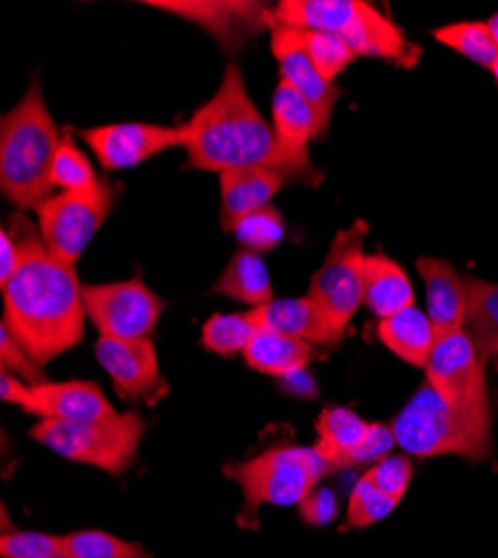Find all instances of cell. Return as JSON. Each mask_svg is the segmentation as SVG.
<instances>
[{
    "label": "cell",
    "mask_w": 498,
    "mask_h": 558,
    "mask_svg": "<svg viewBox=\"0 0 498 558\" xmlns=\"http://www.w3.org/2000/svg\"><path fill=\"white\" fill-rule=\"evenodd\" d=\"M179 130L181 148L197 170L221 174L238 168H266L311 183L320 181L308 148L284 144L274 123L259 114L238 65H226L215 97Z\"/></svg>",
    "instance_id": "cell-1"
},
{
    "label": "cell",
    "mask_w": 498,
    "mask_h": 558,
    "mask_svg": "<svg viewBox=\"0 0 498 558\" xmlns=\"http://www.w3.org/2000/svg\"><path fill=\"white\" fill-rule=\"evenodd\" d=\"M284 232H287L284 217L274 206H264L251 213L233 228V235L238 238L240 246L257 255L278 248L284 240Z\"/></svg>",
    "instance_id": "cell-32"
},
{
    "label": "cell",
    "mask_w": 498,
    "mask_h": 558,
    "mask_svg": "<svg viewBox=\"0 0 498 558\" xmlns=\"http://www.w3.org/2000/svg\"><path fill=\"white\" fill-rule=\"evenodd\" d=\"M485 364L470 336L461 329L436 338L425 374L436 393L451 409H457L481 436L491 440Z\"/></svg>",
    "instance_id": "cell-7"
},
{
    "label": "cell",
    "mask_w": 498,
    "mask_h": 558,
    "mask_svg": "<svg viewBox=\"0 0 498 558\" xmlns=\"http://www.w3.org/2000/svg\"><path fill=\"white\" fill-rule=\"evenodd\" d=\"M355 57H372L402 68H414L421 48L406 40L402 29L369 3H362L353 23L340 34Z\"/></svg>",
    "instance_id": "cell-16"
},
{
    "label": "cell",
    "mask_w": 498,
    "mask_h": 558,
    "mask_svg": "<svg viewBox=\"0 0 498 558\" xmlns=\"http://www.w3.org/2000/svg\"><path fill=\"white\" fill-rule=\"evenodd\" d=\"M81 138L106 170H127L181 146V130L155 123H112L81 130Z\"/></svg>",
    "instance_id": "cell-13"
},
{
    "label": "cell",
    "mask_w": 498,
    "mask_h": 558,
    "mask_svg": "<svg viewBox=\"0 0 498 558\" xmlns=\"http://www.w3.org/2000/svg\"><path fill=\"white\" fill-rule=\"evenodd\" d=\"M0 368L21 378L27 385L45 383L40 366L25 353V349L16 342V338L10 333L5 324L0 327Z\"/></svg>",
    "instance_id": "cell-37"
},
{
    "label": "cell",
    "mask_w": 498,
    "mask_h": 558,
    "mask_svg": "<svg viewBox=\"0 0 498 558\" xmlns=\"http://www.w3.org/2000/svg\"><path fill=\"white\" fill-rule=\"evenodd\" d=\"M270 52H274L282 81L291 83L295 89H300L306 99H311L318 106L329 119L333 112V106L338 101L340 87L331 81H327L318 68L313 65L308 54L304 52L300 34L293 27L287 25H270Z\"/></svg>",
    "instance_id": "cell-17"
},
{
    "label": "cell",
    "mask_w": 498,
    "mask_h": 558,
    "mask_svg": "<svg viewBox=\"0 0 498 558\" xmlns=\"http://www.w3.org/2000/svg\"><path fill=\"white\" fill-rule=\"evenodd\" d=\"M311 355L313 344L268 329H259L244 351L246 364L251 368L278 378L300 374L311 362Z\"/></svg>",
    "instance_id": "cell-25"
},
{
    "label": "cell",
    "mask_w": 498,
    "mask_h": 558,
    "mask_svg": "<svg viewBox=\"0 0 498 558\" xmlns=\"http://www.w3.org/2000/svg\"><path fill=\"white\" fill-rule=\"evenodd\" d=\"M87 319L101 338L142 340L157 329L166 302L150 291L142 279H125L110 284L83 287Z\"/></svg>",
    "instance_id": "cell-10"
},
{
    "label": "cell",
    "mask_w": 498,
    "mask_h": 558,
    "mask_svg": "<svg viewBox=\"0 0 498 558\" xmlns=\"http://www.w3.org/2000/svg\"><path fill=\"white\" fill-rule=\"evenodd\" d=\"M329 121L331 119L300 89L280 78L274 92V128L284 144L308 148V142L327 132Z\"/></svg>",
    "instance_id": "cell-20"
},
{
    "label": "cell",
    "mask_w": 498,
    "mask_h": 558,
    "mask_svg": "<svg viewBox=\"0 0 498 558\" xmlns=\"http://www.w3.org/2000/svg\"><path fill=\"white\" fill-rule=\"evenodd\" d=\"M19 235V232H16ZM23 262L3 289V324L25 353L45 366L81 344L85 331L83 287L74 266L57 259L40 235L25 230Z\"/></svg>",
    "instance_id": "cell-2"
},
{
    "label": "cell",
    "mask_w": 498,
    "mask_h": 558,
    "mask_svg": "<svg viewBox=\"0 0 498 558\" xmlns=\"http://www.w3.org/2000/svg\"><path fill=\"white\" fill-rule=\"evenodd\" d=\"M19 407L40 421H63V423H89L110 421L119 411L106 398L101 387L89 380L70 383H38L27 385Z\"/></svg>",
    "instance_id": "cell-14"
},
{
    "label": "cell",
    "mask_w": 498,
    "mask_h": 558,
    "mask_svg": "<svg viewBox=\"0 0 498 558\" xmlns=\"http://www.w3.org/2000/svg\"><path fill=\"white\" fill-rule=\"evenodd\" d=\"M365 306L380 319L414 306V287L406 272L385 255H367Z\"/></svg>",
    "instance_id": "cell-24"
},
{
    "label": "cell",
    "mask_w": 498,
    "mask_h": 558,
    "mask_svg": "<svg viewBox=\"0 0 498 558\" xmlns=\"http://www.w3.org/2000/svg\"><path fill=\"white\" fill-rule=\"evenodd\" d=\"M259 331L257 322L248 313H229V315H212L206 319L202 329V344L206 351L217 355H233L244 353L246 347L253 342L255 333Z\"/></svg>",
    "instance_id": "cell-28"
},
{
    "label": "cell",
    "mask_w": 498,
    "mask_h": 558,
    "mask_svg": "<svg viewBox=\"0 0 498 558\" xmlns=\"http://www.w3.org/2000/svg\"><path fill=\"white\" fill-rule=\"evenodd\" d=\"M253 319L259 329L276 331L308 344L340 347L344 329L338 327L333 317L308 295L274 300L266 306L251 308Z\"/></svg>",
    "instance_id": "cell-15"
},
{
    "label": "cell",
    "mask_w": 498,
    "mask_h": 558,
    "mask_svg": "<svg viewBox=\"0 0 498 558\" xmlns=\"http://www.w3.org/2000/svg\"><path fill=\"white\" fill-rule=\"evenodd\" d=\"M391 429L398 447L410 456H463L483 460L491 453V440L481 436L457 409H451L429 383L402 407L393 417Z\"/></svg>",
    "instance_id": "cell-6"
},
{
    "label": "cell",
    "mask_w": 498,
    "mask_h": 558,
    "mask_svg": "<svg viewBox=\"0 0 498 558\" xmlns=\"http://www.w3.org/2000/svg\"><path fill=\"white\" fill-rule=\"evenodd\" d=\"M491 72H494V76H496V81H498V61L494 63V68H491Z\"/></svg>",
    "instance_id": "cell-43"
},
{
    "label": "cell",
    "mask_w": 498,
    "mask_h": 558,
    "mask_svg": "<svg viewBox=\"0 0 498 558\" xmlns=\"http://www.w3.org/2000/svg\"><path fill=\"white\" fill-rule=\"evenodd\" d=\"M333 472L336 470L315 451V447L297 445L266 449L255 458L231 462L223 468L226 478L235 481L244 494V507L238 517L242 530L257 527V509L262 505H300L318 487L320 478Z\"/></svg>",
    "instance_id": "cell-4"
},
{
    "label": "cell",
    "mask_w": 498,
    "mask_h": 558,
    "mask_svg": "<svg viewBox=\"0 0 498 558\" xmlns=\"http://www.w3.org/2000/svg\"><path fill=\"white\" fill-rule=\"evenodd\" d=\"M365 474L372 478V483L380 492H385L396 500H402L406 489H410L414 468H412V460L406 456H387L376 464H372V470Z\"/></svg>",
    "instance_id": "cell-36"
},
{
    "label": "cell",
    "mask_w": 498,
    "mask_h": 558,
    "mask_svg": "<svg viewBox=\"0 0 498 558\" xmlns=\"http://www.w3.org/2000/svg\"><path fill=\"white\" fill-rule=\"evenodd\" d=\"M284 181V174L266 168H238L221 172V228L233 232L244 217L270 206V199L278 195Z\"/></svg>",
    "instance_id": "cell-19"
},
{
    "label": "cell",
    "mask_w": 498,
    "mask_h": 558,
    "mask_svg": "<svg viewBox=\"0 0 498 558\" xmlns=\"http://www.w3.org/2000/svg\"><path fill=\"white\" fill-rule=\"evenodd\" d=\"M372 423H365L362 417L347 409V407H329L318 417V442H315V451H318L331 468L347 470L355 464V453L367 438Z\"/></svg>",
    "instance_id": "cell-22"
},
{
    "label": "cell",
    "mask_w": 498,
    "mask_h": 558,
    "mask_svg": "<svg viewBox=\"0 0 498 558\" xmlns=\"http://www.w3.org/2000/svg\"><path fill=\"white\" fill-rule=\"evenodd\" d=\"M396 436L393 429L380 423H372L365 442L357 449L355 453V464H367V462H378L382 458H387L391 453V449L396 447Z\"/></svg>",
    "instance_id": "cell-39"
},
{
    "label": "cell",
    "mask_w": 498,
    "mask_h": 558,
    "mask_svg": "<svg viewBox=\"0 0 498 558\" xmlns=\"http://www.w3.org/2000/svg\"><path fill=\"white\" fill-rule=\"evenodd\" d=\"M369 226L357 219L353 226L338 230L323 266L313 272L308 298L318 302L347 331L349 322L365 304V238Z\"/></svg>",
    "instance_id": "cell-9"
},
{
    "label": "cell",
    "mask_w": 498,
    "mask_h": 558,
    "mask_svg": "<svg viewBox=\"0 0 498 558\" xmlns=\"http://www.w3.org/2000/svg\"><path fill=\"white\" fill-rule=\"evenodd\" d=\"M487 27H489V32H491V36H494V40H496V45H498V14H494V16L487 21Z\"/></svg>",
    "instance_id": "cell-42"
},
{
    "label": "cell",
    "mask_w": 498,
    "mask_h": 558,
    "mask_svg": "<svg viewBox=\"0 0 498 558\" xmlns=\"http://www.w3.org/2000/svg\"><path fill=\"white\" fill-rule=\"evenodd\" d=\"M362 8V0H282L270 10V25L306 32L342 34Z\"/></svg>",
    "instance_id": "cell-23"
},
{
    "label": "cell",
    "mask_w": 498,
    "mask_h": 558,
    "mask_svg": "<svg viewBox=\"0 0 498 558\" xmlns=\"http://www.w3.org/2000/svg\"><path fill=\"white\" fill-rule=\"evenodd\" d=\"M25 389H27V383H23L21 378L8 374V371H3V374H0V398H3L5 402L19 404L23 393H25Z\"/></svg>",
    "instance_id": "cell-41"
},
{
    "label": "cell",
    "mask_w": 498,
    "mask_h": 558,
    "mask_svg": "<svg viewBox=\"0 0 498 558\" xmlns=\"http://www.w3.org/2000/svg\"><path fill=\"white\" fill-rule=\"evenodd\" d=\"M68 558H153L142 543L117 538L99 530H78L63 536Z\"/></svg>",
    "instance_id": "cell-30"
},
{
    "label": "cell",
    "mask_w": 498,
    "mask_h": 558,
    "mask_svg": "<svg viewBox=\"0 0 498 558\" xmlns=\"http://www.w3.org/2000/svg\"><path fill=\"white\" fill-rule=\"evenodd\" d=\"M99 364L108 371L114 389L125 402H159L168 383L161 376L159 357L150 338L142 340H114L99 338L95 347Z\"/></svg>",
    "instance_id": "cell-11"
},
{
    "label": "cell",
    "mask_w": 498,
    "mask_h": 558,
    "mask_svg": "<svg viewBox=\"0 0 498 558\" xmlns=\"http://www.w3.org/2000/svg\"><path fill=\"white\" fill-rule=\"evenodd\" d=\"M0 556L3 558H68L63 536L45 532L5 530L0 536Z\"/></svg>",
    "instance_id": "cell-35"
},
{
    "label": "cell",
    "mask_w": 498,
    "mask_h": 558,
    "mask_svg": "<svg viewBox=\"0 0 498 558\" xmlns=\"http://www.w3.org/2000/svg\"><path fill=\"white\" fill-rule=\"evenodd\" d=\"M59 128L34 81L25 97L0 119V193L23 210H38L54 195L52 163Z\"/></svg>",
    "instance_id": "cell-3"
},
{
    "label": "cell",
    "mask_w": 498,
    "mask_h": 558,
    "mask_svg": "<svg viewBox=\"0 0 498 558\" xmlns=\"http://www.w3.org/2000/svg\"><path fill=\"white\" fill-rule=\"evenodd\" d=\"M146 423L139 413H119L110 421L63 423L38 421L29 436L61 458L93 464L112 476L123 474L142 447Z\"/></svg>",
    "instance_id": "cell-5"
},
{
    "label": "cell",
    "mask_w": 498,
    "mask_h": 558,
    "mask_svg": "<svg viewBox=\"0 0 498 558\" xmlns=\"http://www.w3.org/2000/svg\"><path fill=\"white\" fill-rule=\"evenodd\" d=\"M119 185L101 179L87 191L52 195L38 210V235L57 259L74 266L108 219Z\"/></svg>",
    "instance_id": "cell-8"
},
{
    "label": "cell",
    "mask_w": 498,
    "mask_h": 558,
    "mask_svg": "<svg viewBox=\"0 0 498 558\" xmlns=\"http://www.w3.org/2000/svg\"><path fill=\"white\" fill-rule=\"evenodd\" d=\"M101 179L97 177L93 163L78 150L74 144L72 134H63L61 146L57 150L54 163H52V183L54 189H61V193L70 191H87L97 185Z\"/></svg>",
    "instance_id": "cell-34"
},
{
    "label": "cell",
    "mask_w": 498,
    "mask_h": 558,
    "mask_svg": "<svg viewBox=\"0 0 498 558\" xmlns=\"http://www.w3.org/2000/svg\"><path fill=\"white\" fill-rule=\"evenodd\" d=\"M378 338L406 364L425 368L438 336L429 315L414 304L380 319Z\"/></svg>",
    "instance_id": "cell-21"
},
{
    "label": "cell",
    "mask_w": 498,
    "mask_h": 558,
    "mask_svg": "<svg viewBox=\"0 0 498 558\" xmlns=\"http://www.w3.org/2000/svg\"><path fill=\"white\" fill-rule=\"evenodd\" d=\"M467 313L463 331L474 342L483 362L498 355V284L465 277Z\"/></svg>",
    "instance_id": "cell-27"
},
{
    "label": "cell",
    "mask_w": 498,
    "mask_h": 558,
    "mask_svg": "<svg viewBox=\"0 0 498 558\" xmlns=\"http://www.w3.org/2000/svg\"><path fill=\"white\" fill-rule=\"evenodd\" d=\"M398 502L400 500L380 492L367 474H362L349 496L344 525H347V530H365V527L387 519L398 507Z\"/></svg>",
    "instance_id": "cell-33"
},
{
    "label": "cell",
    "mask_w": 498,
    "mask_h": 558,
    "mask_svg": "<svg viewBox=\"0 0 498 558\" xmlns=\"http://www.w3.org/2000/svg\"><path fill=\"white\" fill-rule=\"evenodd\" d=\"M21 262H23V242L19 240L16 230L12 238V232L5 228L0 232V284L8 282L21 266Z\"/></svg>",
    "instance_id": "cell-40"
},
{
    "label": "cell",
    "mask_w": 498,
    "mask_h": 558,
    "mask_svg": "<svg viewBox=\"0 0 498 558\" xmlns=\"http://www.w3.org/2000/svg\"><path fill=\"white\" fill-rule=\"evenodd\" d=\"M146 5L197 23L221 43L226 52H235L248 36L264 27L270 29V10L262 3H244V0H150Z\"/></svg>",
    "instance_id": "cell-12"
},
{
    "label": "cell",
    "mask_w": 498,
    "mask_h": 558,
    "mask_svg": "<svg viewBox=\"0 0 498 558\" xmlns=\"http://www.w3.org/2000/svg\"><path fill=\"white\" fill-rule=\"evenodd\" d=\"M434 38L481 68H494L498 61V45L487 23H451L434 32Z\"/></svg>",
    "instance_id": "cell-29"
},
{
    "label": "cell",
    "mask_w": 498,
    "mask_h": 558,
    "mask_svg": "<svg viewBox=\"0 0 498 558\" xmlns=\"http://www.w3.org/2000/svg\"><path fill=\"white\" fill-rule=\"evenodd\" d=\"M300 43L318 72L336 83V78L353 63L355 54L340 34L333 32H306L297 29Z\"/></svg>",
    "instance_id": "cell-31"
},
{
    "label": "cell",
    "mask_w": 498,
    "mask_h": 558,
    "mask_svg": "<svg viewBox=\"0 0 498 558\" xmlns=\"http://www.w3.org/2000/svg\"><path fill=\"white\" fill-rule=\"evenodd\" d=\"M212 293L226 295L235 302L259 308L274 302V287L264 259L251 251H238L229 266L223 268L212 287Z\"/></svg>",
    "instance_id": "cell-26"
},
{
    "label": "cell",
    "mask_w": 498,
    "mask_h": 558,
    "mask_svg": "<svg viewBox=\"0 0 498 558\" xmlns=\"http://www.w3.org/2000/svg\"><path fill=\"white\" fill-rule=\"evenodd\" d=\"M338 496L329 487H315L300 502V519L311 527H327L338 517Z\"/></svg>",
    "instance_id": "cell-38"
},
{
    "label": "cell",
    "mask_w": 498,
    "mask_h": 558,
    "mask_svg": "<svg viewBox=\"0 0 498 558\" xmlns=\"http://www.w3.org/2000/svg\"><path fill=\"white\" fill-rule=\"evenodd\" d=\"M418 272L427 289V315L436 336L461 331L467 313V282L449 262L436 257H418Z\"/></svg>",
    "instance_id": "cell-18"
}]
</instances>
